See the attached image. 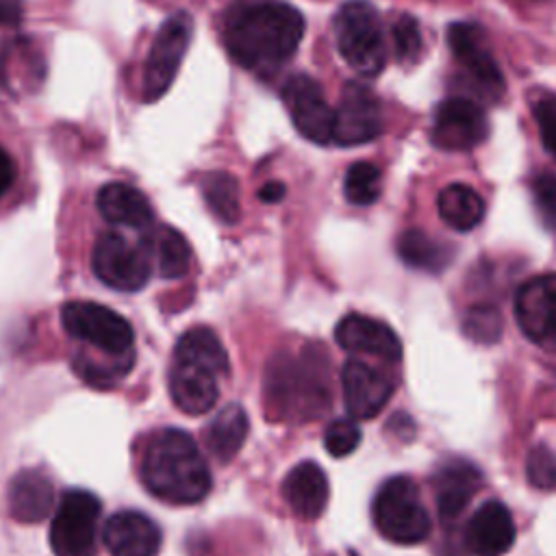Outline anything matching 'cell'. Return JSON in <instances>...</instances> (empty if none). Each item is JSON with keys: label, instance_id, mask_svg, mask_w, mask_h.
<instances>
[{"label": "cell", "instance_id": "24", "mask_svg": "<svg viewBox=\"0 0 556 556\" xmlns=\"http://www.w3.org/2000/svg\"><path fill=\"white\" fill-rule=\"evenodd\" d=\"M437 211L452 230L469 232L484 217V200L473 187L452 182L439 191Z\"/></svg>", "mask_w": 556, "mask_h": 556}, {"label": "cell", "instance_id": "37", "mask_svg": "<svg viewBox=\"0 0 556 556\" xmlns=\"http://www.w3.org/2000/svg\"><path fill=\"white\" fill-rule=\"evenodd\" d=\"M22 20V0H0V26H15Z\"/></svg>", "mask_w": 556, "mask_h": 556}, {"label": "cell", "instance_id": "26", "mask_svg": "<svg viewBox=\"0 0 556 556\" xmlns=\"http://www.w3.org/2000/svg\"><path fill=\"white\" fill-rule=\"evenodd\" d=\"M248 430L250 426L245 410L237 404H228L208 424L206 447L219 463H228L239 454L241 445L245 443Z\"/></svg>", "mask_w": 556, "mask_h": 556}, {"label": "cell", "instance_id": "21", "mask_svg": "<svg viewBox=\"0 0 556 556\" xmlns=\"http://www.w3.org/2000/svg\"><path fill=\"white\" fill-rule=\"evenodd\" d=\"M328 495L326 471L313 460L298 463L282 480V497L300 519H317L326 510Z\"/></svg>", "mask_w": 556, "mask_h": 556}, {"label": "cell", "instance_id": "13", "mask_svg": "<svg viewBox=\"0 0 556 556\" xmlns=\"http://www.w3.org/2000/svg\"><path fill=\"white\" fill-rule=\"evenodd\" d=\"M382 106L378 96L363 83H345L339 106L334 109L332 141L345 148L369 143L382 132Z\"/></svg>", "mask_w": 556, "mask_h": 556}, {"label": "cell", "instance_id": "5", "mask_svg": "<svg viewBox=\"0 0 556 556\" xmlns=\"http://www.w3.org/2000/svg\"><path fill=\"white\" fill-rule=\"evenodd\" d=\"M228 354L206 326L185 330L174 348L167 387L172 402L187 415L211 410L219 395V378L228 374Z\"/></svg>", "mask_w": 556, "mask_h": 556}, {"label": "cell", "instance_id": "7", "mask_svg": "<svg viewBox=\"0 0 556 556\" xmlns=\"http://www.w3.org/2000/svg\"><path fill=\"white\" fill-rule=\"evenodd\" d=\"M371 521L391 543L417 545L432 528L430 515L408 476H393L380 484L371 502Z\"/></svg>", "mask_w": 556, "mask_h": 556}, {"label": "cell", "instance_id": "28", "mask_svg": "<svg viewBox=\"0 0 556 556\" xmlns=\"http://www.w3.org/2000/svg\"><path fill=\"white\" fill-rule=\"evenodd\" d=\"M202 195L211 213L224 222L235 224L241 215V202H239V182L228 172H211L200 182Z\"/></svg>", "mask_w": 556, "mask_h": 556}, {"label": "cell", "instance_id": "9", "mask_svg": "<svg viewBox=\"0 0 556 556\" xmlns=\"http://www.w3.org/2000/svg\"><path fill=\"white\" fill-rule=\"evenodd\" d=\"M447 46L471 89L484 100H500L504 76L489 48L484 28L476 22H454L447 26Z\"/></svg>", "mask_w": 556, "mask_h": 556}, {"label": "cell", "instance_id": "32", "mask_svg": "<svg viewBox=\"0 0 556 556\" xmlns=\"http://www.w3.org/2000/svg\"><path fill=\"white\" fill-rule=\"evenodd\" d=\"M358 443H361V428L354 419L339 417L326 426L324 445L330 456L343 458V456L352 454L358 447Z\"/></svg>", "mask_w": 556, "mask_h": 556}, {"label": "cell", "instance_id": "22", "mask_svg": "<svg viewBox=\"0 0 556 556\" xmlns=\"http://www.w3.org/2000/svg\"><path fill=\"white\" fill-rule=\"evenodd\" d=\"M9 515L20 523H37L52 513L54 486L39 469L17 471L7 489Z\"/></svg>", "mask_w": 556, "mask_h": 556}, {"label": "cell", "instance_id": "14", "mask_svg": "<svg viewBox=\"0 0 556 556\" xmlns=\"http://www.w3.org/2000/svg\"><path fill=\"white\" fill-rule=\"evenodd\" d=\"M282 102L302 137L313 143L332 141L334 109L326 102L321 85L315 78L293 74L282 87Z\"/></svg>", "mask_w": 556, "mask_h": 556}, {"label": "cell", "instance_id": "17", "mask_svg": "<svg viewBox=\"0 0 556 556\" xmlns=\"http://www.w3.org/2000/svg\"><path fill=\"white\" fill-rule=\"evenodd\" d=\"M334 339L350 354H369L389 363L402 358V341L395 330L369 315L348 313L334 328Z\"/></svg>", "mask_w": 556, "mask_h": 556}, {"label": "cell", "instance_id": "11", "mask_svg": "<svg viewBox=\"0 0 556 556\" xmlns=\"http://www.w3.org/2000/svg\"><path fill=\"white\" fill-rule=\"evenodd\" d=\"M150 256L146 239L132 243L119 232H104L93 245L91 267L111 289L139 291L150 278Z\"/></svg>", "mask_w": 556, "mask_h": 556}, {"label": "cell", "instance_id": "23", "mask_svg": "<svg viewBox=\"0 0 556 556\" xmlns=\"http://www.w3.org/2000/svg\"><path fill=\"white\" fill-rule=\"evenodd\" d=\"M100 215L113 226L128 228H150L152 224V206L148 198L132 185L126 182H109L98 191L96 198Z\"/></svg>", "mask_w": 556, "mask_h": 556}, {"label": "cell", "instance_id": "31", "mask_svg": "<svg viewBox=\"0 0 556 556\" xmlns=\"http://www.w3.org/2000/svg\"><path fill=\"white\" fill-rule=\"evenodd\" d=\"M393 50L395 59L404 65H413L421 52L419 22L408 13L397 15L393 22Z\"/></svg>", "mask_w": 556, "mask_h": 556}, {"label": "cell", "instance_id": "27", "mask_svg": "<svg viewBox=\"0 0 556 556\" xmlns=\"http://www.w3.org/2000/svg\"><path fill=\"white\" fill-rule=\"evenodd\" d=\"M150 254L156 258V269L163 278H180L191 263V248L187 239L172 226H159L146 239Z\"/></svg>", "mask_w": 556, "mask_h": 556}, {"label": "cell", "instance_id": "34", "mask_svg": "<svg viewBox=\"0 0 556 556\" xmlns=\"http://www.w3.org/2000/svg\"><path fill=\"white\" fill-rule=\"evenodd\" d=\"M532 115L536 119L545 150L556 159V96L539 91L532 98Z\"/></svg>", "mask_w": 556, "mask_h": 556}, {"label": "cell", "instance_id": "4", "mask_svg": "<svg viewBox=\"0 0 556 556\" xmlns=\"http://www.w3.org/2000/svg\"><path fill=\"white\" fill-rule=\"evenodd\" d=\"M139 476L154 497L176 506L198 504L211 491V471L198 443L178 428H161L148 437Z\"/></svg>", "mask_w": 556, "mask_h": 556}, {"label": "cell", "instance_id": "12", "mask_svg": "<svg viewBox=\"0 0 556 556\" xmlns=\"http://www.w3.org/2000/svg\"><path fill=\"white\" fill-rule=\"evenodd\" d=\"M513 308L526 339L556 352V274L532 276L521 282Z\"/></svg>", "mask_w": 556, "mask_h": 556}, {"label": "cell", "instance_id": "30", "mask_svg": "<svg viewBox=\"0 0 556 556\" xmlns=\"http://www.w3.org/2000/svg\"><path fill=\"white\" fill-rule=\"evenodd\" d=\"M502 315L491 304H476L467 308L463 332L476 343H495L502 337Z\"/></svg>", "mask_w": 556, "mask_h": 556}, {"label": "cell", "instance_id": "18", "mask_svg": "<svg viewBox=\"0 0 556 556\" xmlns=\"http://www.w3.org/2000/svg\"><path fill=\"white\" fill-rule=\"evenodd\" d=\"M102 541L111 556H156L161 528L139 510H119L102 528Z\"/></svg>", "mask_w": 556, "mask_h": 556}, {"label": "cell", "instance_id": "6", "mask_svg": "<svg viewBox=\"0 0 556 556\" xmlns=\"http://www.w3.org/2000/svg\"><path fill=\"white\" fill-rule=\"evenodd\" d=\"M337 50L361 76H378L387 63L380 15L367 0H348L332 20Z\"/></svg>", "mask_w": 556, "mask_h": 556}, {"label": "cell", "instance_id": "16", "mask_svg": "<svg viewBox=\"0 0 556 556\" xmlns=\"http://www.w3.org/2000/svg\"><path fill=\"white\" fill-rule=\"evenodd\" d=\"M341 389L348 413L354 419H371L391 400L393 380L374 365L350 358L341 369Z\"/></svg>", "mask_w": 556, "mask_h": 556}, {"label": "cell", "instance_id": "20", "mask_svg": "<svg viewBox=\"0 0 556 556\" xmlns=\"http://www.w3.org/2000/svg\"><path fill=\"white\" fill-rule=\"evenodd\" d=\"M482 484V471L463 458L443 463L432 476V489L437 495V513L443 523L454 521L471 502Z\"/></svg>", "mask_w": 556, "mask_h": 556}, {"label": "cell", "instance_id": "19", "mask_svg": "<svg viewBox=\"0 0 556 556\" xmlns=\"http://www.w3.org/2000/svg\"><path fill=\"white\" fill-rule=\"evenodd\" d=\"M510 510L497 502H484L465 526V545L473 556H504L515 543Z\"/></svg>", "mask_w": 556, "mask_h": 556}, {"label": "cell", "instance_id": "25", "mask_svg": "<svg viewBox=\"0 0 556 556\" xmlns=\"http://www.w3.org/2000/svg\"><path fill=\"white\" fill-rule=\"evenodd\" d=\"M397 256L413 269L439 274L450 265L454 250L419 228H408L397 239Z\"/></svg>", "mask_w": 556, "mask_h": 556}, {"label": "cell", "instance_id": "29", "mask_svg": "<svg viewBox=\"0 0 556 556\" xmlns=\"http://www.w3.org/2000/svg\"><path fill=\"white\" fill-rule=\"evenodd\" d=\"M380 169L369 161H356L343 178V195L354 206H369L380 198Z\"/></svg>", "mask_w": 556, "mask_h": 556}, {"label": "cell", "instance_id": "8", "mask_svg": "<svg viewBox=\"0 0 556 556\" xmlns=\"http://www.w3.org/2000/svg\"><path fill=\"white\" fill-rule=\"evenodd\" d=\"M100 513L102 504L91 491H65L50 526L54 556H96Z\"/></svg>", "mask_w": 556, "mask_h": 556}, {"label": "cell", "instance_id": "10", "mask_svg": "<svg viewBox=\"0 0 556 556\" xmlns=\"http://www.w3.org/2000/svg\"><path fill=\"white\" fill-rule=\"evenodd\" d=\"M191 35H193V20L185 11L174 13L161 24L143 67L146 102H156L172 87L178 74V67L185 59V52L191 43Z\"/></svg>", "mask_w": 556, "mask_h": 556}, {"label": "cell", "instance_id": "3", "mask_svg": "<svg viewBox=\"0 0 556 556\" xmlns=\"http://www.w3.org/2000/svg\"><path fill=\"white\" fill-rule=\"evenodd\" d=\"M265 406L276 419L311 421L324 415L332 402L328 363L324 350L304 345L300 352H278L267 361Z\"/></svg>", "mask_w": 556, "mask_h": 556}, {"label": "cell", "instance_id": "2", "mask_svg": "<svg viewBox=\"0 0 556 556\" xmlns=\"http://www.w3.org/2000/svg\"><path fill=\"white\" fill-rule=\"evenodd\" d=\"M61 324L70 337L87 348L74 354L72 365L93 387H113L135 363V332L126 317L98 302H67Z\"/></svg>", "mask_w": 556, "mask_h": 556}, {"label": "cell", "instance_id": "36", "mask_svg": "<svg viewBox=\"0 0 556 556\" xmlns=\"http://www.w3.org/2000/svg\"><path fill=\"white\" fill-rule=\"evenodd\" d=\"M15 182V163L11 154L0 146V198L11 189Z\"/></svg>", "mask_w": 556, "mask_h": 556}, {"label": "cell", "instance_id": "35", "mask_svg": "<svg viewBox=\"0 0 556 556\" xmlns=\"http://www.w3.org/2000/svg\"><path fill=\"white\" fill-rule=\"evenodd\" d=\"M528 482L536 489H552L556 484V458L545 445H534L526 460Z\"/></svg>", "mask_w": 556, "mask_h": 556}, {"label": "cell", "instance_id": "38", "mask_svg": "<svg viewBox=\"0 0 556 556\" xmlns=\"http://www.w3.org/2000/svg\"><path fill=\"white\" fill-rule=\"evenodd\" d=\"M285 185L280 182V180H269V182H265L263 187H261V191H258V198L263 200V202H280L282 198H285Z\"/></svg>", "mask_w": 556, "mask_h": 556}, {"label": "cell", "instance_id": "15", "mask_svg": "<svg viewBox=\"0 0 556 556\" xmlns=\"http://www.w3.org/2000/svg\"><path fill=\"white\" fill-rule=\"evenodd\" d=\"M489 135V122L480 104L469 98H447L434 111L432 143L441 150H471Z\"/></svg>", "mask_w": 556, "mask_h": 556}, {"label": "cell", "instance_id": "33", "mask_svg": "<svg viewBox=\"0 0 556 556\" xmlns=\"http://www.w3.org/2000/svg\"><path fill=\"white\" fill-rule=\"evenodd\" d=\"M530 195L541 222L547 228H556V174H534L530 180Z\"/></svg>", "mask_w": 556, "mask_h": 556}, {"label": "cell", "instance_id": "1", "mask_svg": "<svg viewBox=\"0 0 556 556\" xmlns=\"http://www.w3.org/2000/svg\"><path fill=\"white\" fill-rule=\"evenodd\" d=\"M302 37V13L282 0H239L224 20L226 50L241 67L261 76L278 72Z\"/></svg>", "mask_w": 556, "mask_h": 556}]
</instances>
